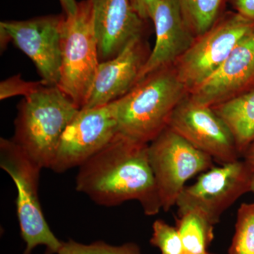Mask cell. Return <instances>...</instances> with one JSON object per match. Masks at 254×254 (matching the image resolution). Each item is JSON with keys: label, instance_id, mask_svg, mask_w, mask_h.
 <instances>
[{"label": "cell", "instance_id": "cell-1", "mask_svg": "<svg viewBox=\"0 0 254 254\" xmlns=\"http://www.w3.org/2000/svg\"><path fill=\"white\" fill-rule=\"evenodd\" d=\"M78 168L76 190L98 205L116 206L128 200H137L149 216L162 209L148 158V143L119 133Z\"/></svg>", "mask_w": 254, "mask_h": 254}, {"label": "cell", "instance_id": "cell-2", "mask_svg": "<svg viewBox=\"0 0 254 254\" xmlns=\"http://www.w3.org/2000/svg\"><path fill=\"white\" fill-rule=\"evenodd\" d=\"M187 94L173 66L149 73L113 102L119 133L150 143L168 127L174 110Z\"/></svg>", "mask_w": 254, "mask_h": 254}, {"label": "cell", "instance_id": "cell-3", "mask_svg": "<svg viewBox=\"0 0 254 254\" xmlns=\"http://www.w3.org/2000/svg\"><path fill=\"white\" fill-rule=\"evenodd\" d=\"M79 108L57 86H45L18 106L12 139L43 168L50 169L64 131Z\"/></svg>", "mask_w": 254, "mask_h": 254}, {"label": "cell", "instance_id": "cell-4", "mask_svg": "<svg viewBox=\"0 0 254 254\" xmlns=\"http://www.w3.org/2000/svg\"><path fill=\"white\" fill-rule=\"evenodd\" d=\"M100 63L93 4L91 0H83L75 14L64 19L58 85L79 109L86 105Z\"/></svg>", "mask_w": 254, "mask_h": 254}, {"label": "cell", "instance_id": "cell-5", "mask_svg": "<svg viewBox=\"0 0 254 254\" xmlns=\"http://www.w3.org/2000/svg\"><path fill=\"white\" fill-rule=\"evenodd\" d=\"M0 167L16 185V213L20 232L26 248L23 254H31L38 246L46 247V254L57 253L63 242L50 228L42 210L39 196L42 167L36 163L12 138L0 139Z\"/></svg>", "mask_w": 254, "mask_h": 254}, {"label": "cell", "instance_id": "cell-6", "mask_svg": "<svg viewBox=\"0 0 254 254\" xmlns=\"http://www.w3.org/2000/svg\"><path fill=\"white\" fill-rule=\"evenodd\" d=\"M253 30L254 20L236 11H228L208 31L196 37L191 46L173 65L188 93L210 78Z\"/></svg>", "mask_w": 254, "mask_h": 254}, {"label": "cell", "instance_id": "cell-7", "mask_svg": "<svg viewBox=\"0 0 254 254\" xmlns=\"http://www.w3.org/2000/svg\"><path fill=\"white\" fill-rule=\"evenodd\" d=\"M148 158L161 200L168 211L190 179L213 167V159L167 127L148 143Z\"/></svg>", "mask_w": 254, "mask_h": 254}, {"label": "cell", "instance_id": "cell-8", "mask_svg": "<svg viewBox=\"0 0 254 254\" xmlns=\"http://www.w3.org/2000/svg\"><path fill=\"white\" fill-rule=\"evenodd\" d=\"M254 174V169L245 160L209 169L193 185L182 190L175 205L178 217L194 211L216 225L229 207L251 192Z\"/></svg>", "mask_w": 254, "mask_h": 254}, {"label": "cell", "instance_id": "cell-9", "mask_svg": "<svg viewBox=\"0 0 254 254\" xmlns=\"http://www.w3.org/2000/svg\"><path fill=\"white\" fill-rule=\"evenodd\" d=\"M119 133L113 102L81 108L64 131L50 170L63 173L79 168Z\"/></svg>", "mask_w": 254, "mask_h": 254}, {"label": "cell", "instance_id": "cell-10", "mask_svg": "<svg viewBox=\"0 0 254 254\" xmlns=\"http://www.w3.org/2000/svg\"><path fill=\"white\" fill-rule=\"evenodd\" d=\"M168 127L222 165L241 156L226 124L212 107L196 103L189 93L174 110Z\"/></svg>", "mask_w": 254, "mask_h": 254}, {"label": "cell", "instance_id": "cell-11", "mask_svg": "<svg viewBox=\"0 0 254 254\" xmlns=\"http://www.w3.org/2000/svg\"><path fill=\"white\" fill-rule=\"evenodd\" d=\"M65 14L46 15L23 21H4V30L10 41L34 63L48 86L59 83L61 66L62 26Z\"/></svg>", "mask_w": 254, "mask_h": 254}, {"label": "cell", "instance_id": "cell-12", "mask_svg": "<svg viewBox=\"0 0 254 254\" xmlns=\"http://www.w3.org/2000/svg\"><path fill=\"white\" fill-rule=\"evenodd\" d=\"M254 90V30L240 41L215 73L189 93L199 104L213 107Z\"/></svg>", "mask_w": 254, "mask_h": 254}, {"label": "cell", "instance_id": "cell-13", "mask_svg": "<svg viewBox=\"0 0 254 254\" xmlns=\"http://www.w3.org/2000/svg\"><path fill=\"white\" fill-rule=\"evenodd\" d=\"M150 51L144 36H138L116 57L100 63L91 93L83 108L110 104L131 91L138 83Z\"/></svg>", "mask_w": 254, "mask_h": 254}, {"label": "cell", "instance_id": "cell-14", "mask_svg": "<svg viewBox=\"0 0 254 254\" xmlns=\"http://www.w3.org/2000/svg\"><path fill=\"white\" fill-rule=\"evenodd\" d=\"M100 63L120 54L136 37L144 36L145 20L130 0H91Z\"/></svg>", "mask_w": 254, "mask_h": 254}, {"label": "cell", "instance_id": "cell-15", "mask_svg": "<svg viewBox=\"0 0 254 254\" xmlns=\"http://www.w3.org/2000/svg\"><path fill=\"white\" fill-rule=\"evenodd\" d=\"M151 21L155 43L138 82L153 71L173 66L196 38L185 22L177 0H160Z\"/></svg>", "mask_w": 254, "mask_h": 254}, {"label": "cell", "instance_id": "cell-16", "mask_svg": "<svg viewBox=\"0 0 254 254\" xmlns=\"http://www.w3.org/2000/svg\"><path fill=\"white\" fill-rule=\"evenodd\" d=\"M212 108L230 128L243 156L254 142V90Z\"/></svg>", "mask_w": 254, "mask_h": 254}, {"label": "cell", "instance_id": "cell-17", "mask_svg": "<svg viewBox=\"0 0 254 254\" xmlns=\"http://www.w3.org/2000/svg\"><path fill=\"white\" fill-rule=\"evenodd\" d=\"M177 229L181 237L185 254H209L214 238V225L194 211L179 217Z\"/></svg>", "mask_w": 254, "mask_h": 254}, {"label": "cell", "instance_id": "cell-18", "mask_svg": "<svg viewBox=\"0 0 254 254\" xmlns=\"http://www.w3.org/2000/svg\"><path fill=\"white\" fill-rule=\"evenodd\" d=\"M227 0H177L182 16L195 37L203 35L224 14Z\"/></svg>", "mask_w": 254, "mask_h": 254}, {"label": "cell", "instance_id": "cell-19", "mask_svg": "<svg viewBox=\"0 0 254 254\" xmlns=\"http://www.w3.org/2000/svg\"><path fill=\"white\" fill-rule=\"evenodd\" d=\"M229 254H254V203H242Z\"/></svg>", "mask_w": 254, "mask_h": 254}, {"label": "cell", "instance_id": "cell-20", "mask_svg": "<svg viewBox=\"0 0 254 254\" xmlns=\"http://www.w3.org/2000/svg\"><path fill=\"white\" fill-rule=\"evenodd\" d=\"M55 254H141V250L134 243L113 246L98 241L85 245L70 239L63 242L59 250Z\"/></svg>", "mask_w": 254, "mask_h": 254}, {"label": "cell", "instance_id": "cell-21", "mask_svg": "<svg viewBox=\"0 0 254 254\" xmlns=\"http://www.w3.org/2000/svg\"><path fill=\"white\" fill-rule=\"evenodd\" d=\"M150 245L160 250L161 254H185L181 237L177 227L162 220H155Z\"/></svg>", "mask_w": 254, "mask_h": 254}, {"label": "cell", "instance_id": "cell-22", "mask_svg": "<svg viewBox=\"0 0 254 254\" xmlns=\"http://www.w3.org/2000/svg\"><path fill=\"white\" fill-rule=\"evenodd\" d=\"M48 86L43 81H27L21 78V74L15 75L6 78L0 83V99L23 95L28 96L39 91L43 87Z\"/></svg>", "mask_w": 254, "mask_h": 254}, {"label": "cell", "instance_id": "cell-23", "mask_svg": "<svg viewBox=\"0 0 254 254\" xmlns=\"http://www.w3.org/2000/svg\"><path fill=\"white\" fill-rule=\"evenodd\" d=\"M132 7L145 21L151 20L160 0H130Z\"/></svg>", "mask_w": 254, "mask_h": 254}, {"label": "cell", "instance_id": "cell-24", "mask_svg": "<svg viewBox=\"0 0 254 254\" xmlns=\"http://www.w3.org/2000/svg\"><path fill=\"white\" fill-rule=\"evenodd\" d=\"M234 9L246 18L254 21V0H227Z\"/></svg>", "mask_w": 254, "mask_h": 254}, {"label": "cell", "instance_id": "cell-25", "mask_svg": "<svg viewBox=\"0 0 254 254\" xmlns=\"http://www.w3.org/2000/svg\"><path fill=\"white\" fill-rule=\"evenodd\" d=\"M59 1L63 7L64 14L66 16L75 14L78 7V2L76 0H59Z\"/></svg>", "mask_w": 254, "mask_h": 254}, {"label": "cell", "instance_id": "cell-26", "mask_svg": "<svg viewBox=\"0 0 254 254\" xmlns=\"http://www.w3.org/2000/svg\"><path fill=\"white\" fill-rule=\"evenodd\" d=\"M243 156L245 161L254 169V142L247 148Z\"/></svg>", "mask_w": 254, "mask_h": 254}, {"label": "cell", "instance_id": "cell-27", "mask_svg": "<svg viewBox=\"0 0 254 254\" xmlns=\"http://www.w3.org/2000/svg\"><path fill=\"white\" fill-rule=\"evenodd\" d=\"M251 192L254 193V174L252 178V185H251Z\"/></svg>", "mask_w": 254, "mask_h": 254}, {"label": "cell", "instance_id": "cell-28", "mask_svg": "<svg viewBox=\"0 0 254 254\" xmlns=\"http://www.w3.org/2000/svg\"></svg>", "mask_w": 254, "mask_h": 254}]
</instances>
